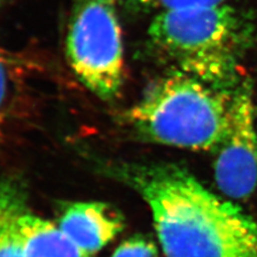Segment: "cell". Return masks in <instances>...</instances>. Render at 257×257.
<instances>
[{
	"instance_id": "cell-1",
	"label": "cell",
	"mask_w": 257,
	"mask_h": 257,
	"mask_svg": "<svg viewBox=\"0 0 257 257\" xmlns=\"http://www.w3.org/2000/svg\"><path fill=\"white\" fill-rule=\"evenodd\" d=\"M108 172L148 205L166 257H257V223L171 164H118Z\"/></svg>"
},
{
	"instance_id": "cell-2",
	"label": "cell",
	"mask_w": 257,
	"mask_h": 257,
	"mask_svg": "<svg viewBox=\"0 0 257 257\" xmlns=\"http://www.w3.org/2000/svg\"><path fill=\"white\" fill-rule=\"evenodd\" d=\"M234 92L179 72L152 87L125 112L124 120L145 142L218 150L228 128Z\"/></svg>"
},
{
	"instance_id": "cell-3",
	"label": "cell",
	"mask_w": 257,
	"mask_h": 257,
	"mask_svg": "<svg viewBox=\"0 0 257 257\" xmlns=\"http://www.w3.org/2000/svg\"><path fill=\"white\" fill-rule=\"evenodd\" d=\"M149 37L182 73L223 86L234 76L243 28L236 11L222 4L159 12Z\"/></svg>"
},
{
	"instance_id": "cell-4",
	"label": "cell",
	"mask_w": 257,
	"mask_h": 257,
	"mask_svg": "<svg viewBox=\"0 0 257 257\" xmlns=\"http://www.w3.org/2000/svg\"><path fill=\"white\" fill-rule=\"evenodd\" d=\"M67 52L72 70L92 93L103 100L118 95L124 52L114 0H82L70 23Z\"/></svg>"
},
{
	"instance_id": "cell-5",
	"label": "cell",
	"mask_w": 257,
	"mask_h": 257,
	"mask_svg": "<svg viewBox=\"0 0 257 257\" xmlns=\"http://www.w3.org/2000/svg\"><path fill=\"white\" fill-rule=\"evenodd\" d=\"M218 150L216 186L232 199L250 197L257 187V128L253 95L247 84L235 89L228 128Z\"/></svg>"
},
{
	"instance_id": "cell-6",
	"label": "cell",
	"mask_w": 257,
	"mask_h": 257,
	"mask_svg": "<svg viewBox=\"0 0 257 257\" xmlns=\"http://www.w3.org/2000/svg\"><path fill=\"white\" fill-rule=\"evenodd\" d=\"M58 226L86 254L101 251L124 228L122 214L101 202H78L62 211Z\"/></svg>"
},
{
	"instance_id": "cell-7",
	"label": "cell",
	"mask_w": 257,
	"mask_h": 257,
	"mask_svg": "<svg viewBox=\"0 0 257 257\" xmlns=\"http://www.w3.org/2000/svg\"><path fill=\"white\" fill-rule=\"evenodd\" d=\"M13 224L25 257H93L86 254L59 226L32 213L15 192Z\"/></svg>"
},
{
	"instance_id": "cell-8",
	"label": "cell",
	"mask_w": 257,
	"mask_h": 257,
	"mask_svg": "<svg viewBox=\"0 0 257 257\" xmlns=\"http://www.w3.org/2000/svg\"><path fill=\"white\" fill-rule=\"evenodd\" d=\"M16 190L0 183V257H25L13 224V199Z\"/></svg>"
},
{
	"instance_id": "cell-9",
	"label": "cell",
	"mask_w": 257,
	"mask_h": 257,
	"mask_svg": "<svg viewBox=\"0 0 257 257\" xmlns=\"http://www.w3.org/2000/svg\"><path fill=\"white\" fill-rule=\"evenodd\" d=\"M11 61L0 53V136L9 128L18 108L19 79Z\"/></svg>"
},
{
	"instance_id": "cell-10",
	"label": "cell",
	"mask_w": 257,
	"mask_h": 257,
	"mask_svg": "<svg viewBox=\"0 0 257 257\" xmlns=\"http://www.w3.org/2000/svg\"><path fill=\"white\" fill-rule=\"evenodd\" d=\"M111 257H158V248L154 241L142 235L124 240Z\"/></svg>"
},
{
	"instance_id": "cell-11",
	"label": "cell",
	"mask_w": 257,
	"mask_h": 257,
	"mask_svg": "<svg viewBox=\"0 0 257 257\" xmlns=\"http://www.w3.org/2000/svg\"><path fill=\"white\" fill-rule=\"evenodd\" d=\"M140 6L155 8L159 12L190 9V8L209 7L225 4L226 0H132Z\"/></svg>"
},
{
	"instance_id": "cell-12",
	"label": "cell",
	"mask_w": 257,
	"mask_h": 257,
	"mask_svg": "<svg viewBox=\"0 0 257 257\" xmlns=\"http://www.w3.org/2000/svg\"><path fill=\"white\" fill-rule=\"evenodd\" d=\"M6 2H7V0H0V8H2L6 4Z\"/></svg>"
}]
</instances>
